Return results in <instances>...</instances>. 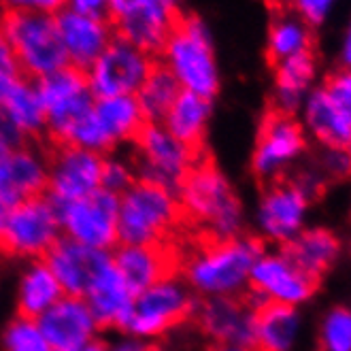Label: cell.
I'll list each match as a JSON object with an SVG mask.
<instances>
[{"label": "cell", "mask_w": 351, "mask_h": 351, "mask_svg": "<svg viewBox=\"0 0 351 351\" xmlns=\"http://www.w3.org/2000/svg\"><path fill=\"white\" fill-rule=\"evenodd\" d=\"M134 292L130 285L123 281L119 271L113 266V260L102 268L90 290L86 292L84 300L90 306V311L98 324V328H115L121 330L126 324L132 304H134Z\"/></svg>", "instance_id": "cell-23"}, {"label": "cell", "mask_w": 351, "mask_h": 351, "mask_svg": "<svg viewBox=\"0 0 351 351\" xmlns=\"http://www.w3.org/2000/svg\"><path fill=\"white\" fill-rule=\"evenodd\" d=\"M0 143L7 145L9 149H17L26 145V136L17 128V123L11 119L9 111L3 105H0Z\"/></svg>", "instance_id": "cell-42"}, {"label": "cell", "mask_w": 351, "mask_h": 351, "mask_svg": "<svg viewBox=\"0 0 351 351\" xmlns=\"http://www.w3.org/2000/svg\"><path fill=\"white\" fill-rule=\"evenodd\" d=\"M5 11H28V13H45L56 15L64 9V0H0Z\"/></svg>", "instance_id": "cell-40"}, {"label": "cell", "mask_w": 351, "mask_h": 351, "mask_svg": "<svg viewBox=\"0 0 351 351\" xmlns=\"http://www.w3.org/2000/svg\"><path fill=\"white\" fill-rule=\"evenodd\" d=\"M266 47L268 56L275 62L308 53L311 51V28L294 13L279 15L268 30Z\"/></svg>", "instance_id": "cell-33"}, {"label": "cell", "mask_w": 351, "mask_h": 351, "mask_svg": "<svg viewBox=\"0 0 351 351\" xmlns=\"http://www.w3.org/2000/svg\"><path fill=\"white\" fill-rule=\"evenodd\" d=\"M341 62L345 69H351V22L343 34V43H341Z\"/></svg>", "instance_id": "cell-45"}, {"label": "cell", "mask_w": 351, "mask_h": 351, "mask_svg": "<svg viewBox=\"0 0 351 351\" xmlns=\"http://www.w3.org/2000/svg\"><path fill=\"white\" fill-rule=\"evenodd\" d=\"M311 200L294 179L268 183L256 206L258 234L268 243L285 247L306 228Z\"/></svg>", "instance_id": "cell-14"}, {"label": "cell", "mask_w": 351, "mask_h": 351, "mask_svg": "<svg viewBox=\"0 0 351 351\" xmlns=\"http://www.w3.org/2000/svg\"><path fill=\"white\" fill-rule=\"evenodd\" d=\"M211 351H215V349H211Z\"/></svg>", "instance_id": "cell-51"}, {"label": "cell", "mask_w": 351, "mask_h": 351, "mask_svg": "<svg viewBox=\"0 0 351 351\" xmlns=\"http://www.w3.org/2000/svg\"><path fill=\"white\" fill-rule=\"evenodd\" d=\"M194 317L217 347H254L256 311L245 298H202Z\"/></svg>", "instance_id": "cell-17"}, {"label": "cell", "mask_w": 351, "mask_h": 351, "mask_svg": "<svg viewBox=\"0 0 351 351\" xmlns=\"http://www.w3.org/2000/svg\"><path fill=\"white\" fill-rule=\"evenodd\" d=\"M319 351H351V306H332L317 328Z\"/></svg>", "instance_id": "cell-35"}, {"label": "cell", "mask_w": 351, "mask_h": 351, "mask_svg": "<svg viewBox=\"0 0 351 351\" xmlns=\"http://www.w3.org/2000/svg\"><path fill=\"white\" fill-rule=\"evenodd\" d=\"M298 113L306 138L317 141L322 147H347L351 143V123L324 86L306 96Z\"/></svg>", "instance_id": "cell-24"}, {"label": "cell", "mask_w": 351, "mask_h": 351, "mask_svg": "<svg viewBox=\"0 0 351 351\" xmlns=\"http://www.w3.org/2000/svg\"><path fill=\"white\" fill-rule=\"evenodd\" d=\"M109 351H156L154 343L141 337L121 335L113 345H109Z\"/></svg>", "instance_id": "cell-44"}, {"label": "cell", "mask_w": 351, "mask_h": 351, "mask_svg": "<svg viewBox=\"0 0 351 351\" xmlns=\"http://www.w3.org/2000/svg\"><path fill=\"white\" fill-rule=\"evenodd\" d=\"M102 169H105V156L81 147L58 145L49 160L45 194L56 204L86 198L102 188Z\"/></svg>", "instance_id": "cell-16"}, {"label": "cell", "mask_w": 351, "mask_h": 351, "mask_svg": "<svg viewBox=\"0 0 351 351\" xmlns=\"http://www.w3.org/2000/svg\"><path fill=\"white\" fill-rule=\"evenodd\" d=\"M315 285L317 281L302 273L283 250L262 252L252 268L250 290L243 294V298L254 311L264 304L298 308L311 300Z\"/></svg>", "instance_id": "cell-9"}, {"label": "cell", "mask_w": 351, "mask_h": 351, "mask_svg": "<svg viewBox=\"0 0 351 351\" xmlns=\"http://www.w3.org/2000/svg\"><path fill=\"white\" fill-rule=\"evenodd\" d=\"M66 296L84 298L98 273L111 262V252H100L62 237L43 258Z\"/></svg>", "instance_id": "cell-19"}, {"label": "cell", "mask_w": 351, "mask_h": 351, "mask_svg": "<svg viewBox=\"0 0 351 351\" xmlns=\"http://www.w3.org/2000/svg\"><path fill=\"white\" fill-rule=\"evenodd\" d=\"M64 296L45 260H32L17 283V313L38 319Z\"/></svg>", "instance_id": "cell-29"}, {"label": "cell", "mask_w": 351, "mask_h": 351, "mask_svg": "<svg viewBox=\"0 0 351 351\" xmlns=\"http://www.w3.org/2000/svg\"><path fill=\"white\" fill-rule=\"evenodd\" d=\"M347 149H349V154H351V143H349V145H347Z\"/></svg>", "instance_id": "cell-50"}, {"label": "cell", "mask_w": 351, "mask_h": 351, "mask_svg": "<svg viewBox=\"0 0 351 351\" xmlns=\"http://www.w3.org/2000/svg\"><path fill=\"white\" fill-rule=\"evenodd\" d=\"M254 237L204 241L183 260V281L200 298H241L250 290V277L262 254Z\"/></svg>", "instance_id": "cell-1"}, {"label": "cell", "mask_w": 351, "mask_h": 351, "mask_svg": "<svg viewBox=\"0 0 351 351\" xmlns=\"http://www.w3.org/2000/svg\"><path fill=\"white\" fill-rule=\"evenodd\" d=\"M154 66V56L123 40L121 36H113L109 47L86 71V79L94 98L136 96Z\"/></svg>", "instance_id": "cell-13"}, {"label": "cell", "mask_w": 351, "mask_h": 351, "mask_svg": "<svg viewBox=\"0 0 351 351\" xmlns=\"http://www.w3.org/2000/svg\"><path fill=\"white\" fill-rule=\"evenodd\" d=\"M306 141L300 121L294 115H268L258 132L252 156L254 175L268 183L281 181L306 152Z\"/></svg>", "instance_id": "cell-15"}, {"label": "cell", "mask_w": 351, "mask_h": 351, "mask_svg": "<svg viewBox=\"0 0 351 351\" xmlns=\"http://www.w3.org/2000/svg\"><path fill=\"white\" fill-rule=\"evenodd\" d=\"M181 215L204 232V241L241 237L245 211L232 183L209 162H198L177 190Z\"/></svg>", "instance_id": "cell-2"}, {"label": "cell", "mask_w": 351, "mask_h": 351, "mask_svg": "<svg viewBox=\"0 0 351 351\" xmlns=\"http://www.w3.org/2000/svg\"><path fill=\"white\" fill-rule=\"evenodd\" d=\"M160 56L162 66L175 77L183 92H192L209 100L217 94L221 75L213 36L204 19L196 15L179 19Z\"/></svg>", "instance_id": "cell-3"}, {"label": "cell", "mask_w": 351, "mask_h": 351, "mask_svg": "<svg viewBox=\"0 0 351 351\" xmlns=\"http://www.w3.org/2000/svg\"><path fill=\"white\" fill-rule=\"evenodd\" d=\"M64 7L81 15H90L98 19H111L113 0H64Z\"/></svg>", "instance_id": "cell-41"}, {"label": "cell", "mask_w": 351, "mask_h": 351, "mask_svg": "<svg viewBox=\"0 0 351 351\" xmlns=\"http://www.w3.org/2000/svg\"><path fill=\"white\" fill-rule=\"evenodd\" d=\"M17 73H22V71L17 66L13 47L9 43V38L5 36L3 28H0V75H17Z\"/></svg>", "instance_id": "cell-43"}, {"label": "cell", "mask_w": 351, "mask_h": 351, "mask_svg": "<svg viewBox=\"0 0 351 351\" xmlns=\"http://www.w3.org/2000/svg\"><path fill=\"white\" fill-rule=\"evenodd\" d=\"M0 349L3 351H51L49 341L45 339L38 319L19 315L13 317L0 337Z\"/></svg>", "instance_id": "cell-34"}, {"label": "cell", "mask_w": 351, "mask_h": 351, "mask_svg": "<svg viewBox=\"0 0 351 351\" xmlns=\"http://www.w3.org/2000/svg\"><path fill=\"white\" fill-rule=\"evenodd\" d=\"M315 81H317V62L311 51L275 62L273 100L277 113H285V115L298 113L306 96L315 90Z\"/></svg>", "instance_id": "cell-25"}, {"label": "cell", "mask_w": 351, "mask_h": 351, "mask_svg": "<svg viewBox=\"0 0 351 351\" xmlns=\"http://www.w3.org/2000/svg\"><path fill=\"white\" fill-rule=\"evenodd\" d=\"M92 115L113 147L121 145V143H134L143 126L147 123L136 102V96L96 98Z\"/></svg>", "instance_id": "cell-28"}, {"label": "cell", "mask_w": 351, "mask_h": 351, "mask_svg": "<svg viewBox=\"0 0 351 351\" xmlns=\"http://www.w3.org/2000/svg\"><path fill=\"white\" fill-rule=\"evenodd\" d=\"M56 28L64 47L69 66L79 71H88L98 56L109 47L115 36L111 19H98L90 15H81L71 9H60L56 15Z\"/></svg>", "instance_id": "cell-18"}, {"label": "cell", "mask_w": 351, "mask_h": 351, "mask_svg": "<svg viewBox=\"0 0 351 351\" xmlns=\"http://www.w3.org/2000/svg\"><path fill=\"white\" fill-rule=\"evenodd\" d=\"M136 158L132 160L136 181L160 185L177 194L185 177L200 162L196 147L179 141L164 123H145L134 138Z\"/></svg>", "instance_id": "cell-6"}, {"label": "cell", "mask_w": 351, "mask_h": 351, "mask_svg": "<svg viewBox=\"0 0 351 351\" xmlns=\"http://www.w3.org/2000/svg\"><path fill=\"white\" fill-rule=\"evenodd\" d=\"M38 326L51 351H79L100 330L86 300L66 294L38 317Z\"/></svg>", "instance_id": "cell-20"}, {"label": "cell", "mask_w": 351, "mask_h": 351, "mask_svg": "<svg viewBox=\"0 0 351 351\" xmlns=\"http://www.w3.org/2000/svg\"><path fill=\"white\" fill-rule=\"evenodd\" d=\"M177 194L160 185L134 181L119 196L117 241L119 245H160L181 221Z\"/></svg>", "instance_id": "cell-4"}, {"label": "cell", "mask_w": 351, "mask_h": 351, "mask_svg": "<svg viewBox=\"0 0 351 351\" xmlns=\"http://www.w3.org/2000/svg\"><path fill=\"white\" fill-rule=\"evenodd\" d=\"M136 181L132 162L121 158H105V169H102V190L121 196L130 185Z\"/></svg>", "instance_id": "cell-37"}, {"label": "cell", "mask_w": 351, "mask_h": 351, "mask_svg": "<svg viewBox=\"0 0 351 351\" xmlns=\"http://www.w3.org/2000/svg\"><path fill=\"white\" fill-rule=\"evenodd\" d=\"M113 266L134 294L147 290L164 277L175 275L179 264L169 243L160 245H117L111 252Z\"/></svg>", "instance_id": "cell-21"}, {"label": "cell", "mask_w": 351, "mask_h": 351, "mask_svg": "<svg viewBox=\"0 0 351 351\" xmlns=\"http://www.w3.org/2000/svg\"><path fill=\"white\" fill-rule=\"evenodd\" d=\"M56 206L60 215L62 237L100 252H111L119 245L117 241L119 196L117 194H111L100 188L98 192L86 198L56 204Z\"/></svg>", "instance_id": "cell-11"}, {"label": "cell", "mask_w": 351, "mask_h": 351, "mask_svg": "<svg viewBox=\"0 0 351 351\" xmlns=\"http://www.w3.org/2000/svg\"><path fill=\"white\" fill-rule=\"evenodd\" d=\"M11 209H13V202L7 196L0 194V237H3V230H5V223L9 219Z\"/></svg>", "instance_id": "cell-46"}, {"label": "cell", "mask_w": 351, "mask_h": 351, "mask_svg": "<svg viewBox=\"0 0 351 351\" xmlns=\"http://www.w3.org/2000/svg\"><path fill=\"white\" fill-rule=\"evenodd\" d=\"M49 160L32 147L11 149L0 167V194L13 204L47 192Z\"/></svg>", "instance_id": "cell-22"}, {"label": "cell", "mask_w": 351, "mask_h": 351, "mask_svg": "<svg viewBox=\"0 0 351 351\" xmlns=\"http://www.w3.org/2000/svg\"><path fill=\"white\" fill-rule=\"evenodd\" d=\"M179 94H181V88L175 81V77L162 64H156L136 92V102L145 121L162 123L164 115L169 113V109L173 107V102L177 100Z\"/></svg>", "instance_id": "cell-32"}, {"label": "cell", "mask_w": 351, "mask_h": 351, "mask_svg": "<svg viewBox=\"0 0 351 351\" xmlns=\"http://www.w3.org/2000/svg\"><path fill=\"white\" fill-rule=\"evenodd\" d=\"M196 296L177 275L164 277L134 296L132 311L119 332L154 341L194 317Z\"/></svg>", "instance_id": "cell-7"}, {"label": "cell", "mask_w": 351, "mask_h": 351, "mask_svg": "<svg viewBox=\"0 0 351 351\" xmlns=\"http://www.w3.org/2000/svg\"><path fill=\"white\" fill-rule=\"evenodd\" d=\"M283 252L302 273L317 281L337 264L343 245L341 239L324 226H306L294 241L283 247Z\"/></svg>", "instance_id": "cell-26"}, {"label": "cell", "mask_w": 351, "mask_h": 351, "mask_svg": "<svg viewBox=\"0 0 351 351\" xmlns=\"http://www.w3.org/2000/svg\"><path fill=\"white\" fill-rule=\"evenodd\" d=\"M302 335V315L294 306L264 304L256 311V351H296Z\"/></svg>", "instance_id": "cell-27"}, {"label": "cell", "mask_w": 351, "mask_h": 351, "mask_svg": "<svg viewBox=\"0 0 351 351\" xmlns=\"http://www.w3.org/2000/svg\"><path fill=\"white\" fill-rule=\"evenodd\" d=\"M339 0H292L294 15H298L306 26H319L335 11Z\"/></svg>", "instance_id": "cell-39"}, {"label": "cell", "mask_w": 351, "mask_h": 351, "mask_svg": "<svg viewBox=\"0 0 351 351\" xmlns=\"http://www.w3.org/2000/svg\"><path fill=\"white\" fill-rule=\"evenodd\" d=\"M0 28L13 47L17 66L24 77L38 81L69 66L56 28V17L28 11H3Z\"/></svg>", "instance_id": "cell-5"}, {"label": "cell", "mask_w": 351, "mask_h": 351, "mask_svg": "<svg viewBox=\"0 0 351 351\" xmlns=\"http://www.w3.org/2000/svg\"><path fill=\"white\" fill-rule=\"evenodd\" d=\"M324 90L335 100V105L343 111L347 121L351 123V69H341L328 79Z\"/></svg>", "instance_id": "cell-38"}, {"label": "cell", "mask_w": 351, "mask_h": 351, "mask_svg": "<svg viewBox=\"0 0 351 351\" xmlns=\"http://www.w3.org/2000/svg\"><path fill=\"white\" fill-rule=\"evenodd\" d=\"M79 351H109V345L105 341H98V339H92L90 343H86Z\"/></svg>", "instance_id": "cell-47"}, {"label": "cell", "mask_w": 351, "mask_h": 351, "mask_svg": "<svg viewBox=\"0 0 351 351\" xmlns=\"http://www.w3.org/2000/svg\"><path fill=\"white\" fill-rule=\"evenodd\" d=\"M9 152H11V149H9L7 145H3V143H0V167H3V162H5V158L9 156Z\"/></svg>", "instance_id": "cell-49"}, {"label": "cell", "mask_w": 351, "mask_h": 351, "mask_svg": "<svg viewBox=\"0 0 351 351\" xmlns=\"http://www.w3.org/2000/svg\"><path fill=\"white\" fill-rule=\"evenodd\" d=\"M215 351H256L254 347H215Z\"/></svg>", "instance_id": "cell-48"}, {"label": "cell", "mask_w": 351, "mask_h": 351, "mask_svg": "<svg viewBox=\"0 0 351 351\" xmlns=\"http://www.w3.org/2000/svg\"><path fill=\"white\" fill-rule=\"evenodd\" d=\"M179 7L181 0H113L115 36L156 56L179 22Z\"/></svg>", "instance_id": "cell-12"}, {"label": "cell", "mask_w": 351, "mask_h": 351, "mask_svg": "<svg viewBox=\"0 0 351 351\" xmlns=\"http://www.w3.org/2000/svg\"><path fill=\"white\" fill-rule=\"evenodd\" d=\"M62 239L58 206L43 194L13 204L0 237V254L17 260H43Z\"/></svg>", "instance_id": "cell-8"}, {"label": "cell", "mask_w": 351, "mask_h": 351, "mask_svg": "<svg viewBox=\"0 0 351 351\" xmlns=\"http://www.w3.org/2000/svg\"><path fill=\"white\" fill-rule=\"evenodd\" d=\"M0 105L9 111L11 119L17 123V128L22 130L26 138L45 132V111L32 79L24 75L19 77Z\"/></svg>", "instance_id": "cell-31"}, {"label": "cell", "mask_w": 351, "mask_h": 351, "mask_svg": "<svg viewBox=\"0 0 351 351\" xmlns=\"http://www.w3.org/2000/svg\"><path fill=\"white\" fill-rule=\"evenodd\" d=\"M313 167L324 181H345L351 177V154L347 147H322Z\"/></svg>", "instance_id": "cell-36"}, {"label": "cell", "mask_w": 351, "mask_h": 351, "mask_svg": "<svg viewBox=\"0 0 351 351\" xmlns=\"http://www.w3.org/2000/svg\"><path fill=\"white\" fill-rule=\"evenodd\" d=\"M34 84L45 111V132L62 145L69 132L94 107L96 98L88 86L86 73L75 66H64Z\"/></svg>", "instance_id": "cell-10"}, {"label": "cell", "mask_w": 351, "mask_h": 351, "mask_svg": "<svg viewBox=\"0 0 351 351\" xmlns=\"http://www.w3.org/2000/svg\"><path fill=\"white\" fill-rule=\"evenodd\" d=\"M209 121H211V100L183 90L162 119L164 128L171 134H175L179 141L188 143V145L196 149L200 147V143L206 134Z\"/></svg>", "instance_id": "cell-30"}]
</instances>
